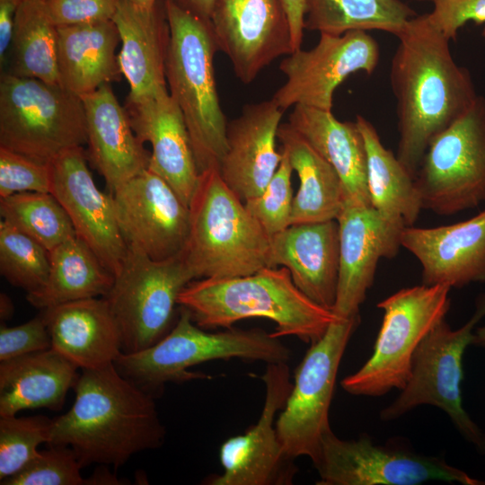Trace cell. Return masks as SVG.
I'll return each mask as SVG.
<instances>
[{
	"label": "cell",
	"instance_id": "obj_1",
	"mask_svg": "<svg viewBox=\"0 0 485 485\" xmlns=\"http://www.w3.org/2000/svg\"><path fill=\"white\" fill-rule=\"evenodd\" d=\"M397 38L390 73L397 101L396 156L415 178L430 142L479 95L469 71L454 59L450 40L426 14L411 19Z\"/></svg>",
	"mask_w": 485,
	"mask_h": 485
},
{
	"label": "cell",
	"instance_id": "obj_2",
	"mask_svg": "<svg viewBox=\"0 0 485 485\" xmlns=\"http://www.w3.org/2000/svg\"><path fill=\"white\" fill-rule=\"evenodd\" d=\"M71 409L53 419L48 445L70 446L83 468L125 464L163 445L165 429L154 397L123 376L115 364L84 369Z\"/></svg>",
	"mask_w": 485,
	"mask_h": 485
},
{
	"label": "cell",
	"instance_id": "obj_3",
	"mask_svg": "<svg viewBox=\"0 0 485 485\" xmlns=\"http://www.w3.org/2000/svg\"><path fill=\"white\" fill-rule=\"evenodd\" d=\"M178 304L188 309L203 329L232 328L247 318H266L276 324V337L295 336L313 344L340 319L303 294L285 267H265L255 273L190 281Z\"/></svg>",
	"mask_w": 485,
	"mask_h": 485
},
{
	"label": "cell",
	"instance_id": "obj_4",
	"mask_svg": "<svg viewBox=\"0 0 485 485\" xmlns=\"http://www.w3.org/2000/svg\"><path fill=\"white\" fill-rule=\"evenodd\" d=\"M170 26L165 65L168 91L190 137L199 172L218 168L226 150L227 119L217 93L214 57L218 48L210 22L164 0Z\"/></svg>",
	"mask_w": 485,
	"mask_h": 485
},
{
	"label": "cell",
	"instance_id": "obj_5",
	"mask_svg": "<svg viewBox=\"0 0 485 485\" xmlns=\"http://www.w3.org/2000/svg\"><path fill=\"white\" fill-rule=\"evenodd\" d=\"M181 256L194 279L246 276L268 267L270 236L217 168L199 174Z\"/></svg>",
	"mask_w": 485,
	"mask_h": 485
},
{
	"label": "cell",
	"instance_id": "obj_6",
	"mask_svg": "<svg viewBox=\"0 0 485 485\" xmlns=\"http://www.w3.org/2000/svg\"><path fill=\"white\" fill-rule=\"evenodd\" d=\"M290 357V348L272 332L233 327L209 332L181 307L174 325L162 340L144 350L121 353L114 364L123 376L155 397L166 383L211 378L190 370L207 361L240 358L269 364L287 363Z\"/></svg>",
	"mask_w": 485,
	"mask_h": 485
},
{
	"label": "cell",
	"instance_id": "obj_7",
	"mask_svg": "<svg viewBox=\"0 0 485 485\" xmlns=\"http://www.w3.org/2000/svg\"><path fill=\"white\" fill-rule=\"evenodd\" d=\"M87 144L81 97L60 84L4 73L0 79V146L50 163Z\"/></svg>",
	"mask_w": 485,
	"mask_h": 485
},
{
	"label": "cell",
	"instance_id": "obj_8",
	"mask_svg": "<svg viewBox=\"0 0 485 485\" xmlns=\"http://www.w3.org/2000/svg\"><path fill=\"white\" fill-rule=\"evenodd\" d=\"M450 290L447 285L421 284L402 288L379 302L384 318L372 356L356 373L342 379L343 390L368 397L402 390L417 348L450 308Z\"/></svg>",
	"mask_w": 485,
	"mask_h": 485
},
{
	"label": "cell",
	"instance_id": "obj_9",
	"mask_svg": "<svg viewBox=\"0 0 485 485\" xmlns=\"http://www.w3.org/2000/svg\"><path fill=\"white\" fill-rule=\"evenodd\" d=\"M485 316V295L476 311L461 328L453 330L444 319L417 348L410 378L399 396L380 411V419L391 421L420 405H432L446 413L457 431L476 449L485 454V434L463 407L461 383L463 356L471 344L475 325Z\"/></svg>",
	"mask_w": 485,
	"mask_h": 485
},
{
	"label": "cell",
	"instance_id": "obj_10",
	"mask_svg": "<svg viewBox=\"0 0 485 485\" xmlns=\"http://www.w3.org/2000/svg\"><path fill=\"white\" fill-rule=\"evenodd\" d=\"M192 280L181 254L155 260L128 246L105 296L120 331L122 353L144 350L171 331L178 296Z\"/></svg>",
	"mask_w": 485,
	"mask_h": 485
},
{
	"label": "cell",
	"instance_id": "obj_11",
	"mask_svg": "<svg viewBox=\"0 0 485 485\" xmlns=\"http://www.w3.org/2000/svg\"><path fill=\"white\" fill-rule=\"evenodd\" d=\"M422 209L453 216L485 201V99L428 145L414 178Z\"/></svg>",
	"mask_w": 485,
	"mask_h": 485
},
{
	"label": "cell",
	"instance_id": "obj_12",
	"mask_svg": "<svg viewBox=\"0 0 485 485\" xmlns=\"http://www.w3.org/2000/svg\"><path fill=\"white\" fill-rule=\"evenodd\" d=\"M359 322V315L332 322L298 365L292 390L275 423L288 457L316 461L322 437L331 428L329 410L340 364Z\"/></svg>",
	"mask_w": 485,
	"mask_h": 485
},
{
	"label": "cell",
	"instance_id": "obj_13",
	"mask_svg": "<svg viewBox=\"0 0 485 485\" xmlns=\"http://www.w3.org/2000/svg\"><path fill=\"white\" fill-rule=\"evenodd\" d=\"M313 463L318 485H419L431 481L483 485L437 456L417 454L398 445H378L366 434L338 437L331 428L322 436Z\"/></svg>",
	"mask_w": 485,
	"mask_h": 485
},
{
	"label": "cell",
	"instance_id": "obj_14",
	"mask_svg": "<svg viewBox=\"0 0 485 485\" xmlns=\"http://www.w3.org/2000/svg\"><path fill=\"white\" fill-rule=\"evenodd\" d=\"M379 57V46L366 31L320 33L313 48H298L281 61L287 80L272 100L284 111L295 105L331 111L337 87L353 73L372 74Z\"/></svg>",
	"mask_w": 485,
	"mask_h": 485
},
{
	"label": "cell",
	"instance_id": "obj_15",
	"mask_svg": "<svg viewBox=\"0 0 485 485\" xmlns=\"http://www.w3.org/2000/svg\"><path fill=\"white\" fill-rule=\"evenodd\" d=\"M265 400L257 423L245 433L226 439L219 451L224 472L207 481L210 485H288L297 468L278 440L275 418L292 390L287 363L267 364L261 376Z\"/></svg>",
	"mask_w": 485,
	"mask_h": 485
},
{
	"label": "cell",
	"instance_id": "obj_16",
	"mask_svg": "<svg viewBox=\"0 0 485 485\" xmlns=\"http://www.w3.org/2000/svg\"><path fill=\"white\" fill-rule=\"evenodd\" d=\"M110 194L127 247H135L155 260L181 254L189 234L190 210L165 180L147 168Z\"/></svg>",
	"mask_w": 485,
	"mask_h": 485
},
{
	"label": "cell",
	"instance_id": "obj_17",
	"mask_svg": "<svg viewBox=\"0 0 485 485\" xmlns=\"http://www.w3.org/2000/svg\"><path fill=\"white\" fill-rule=\"evenodd\" d=\"M210 22L218 50L244 84L278 57L295 51L281 0H216Z\"/></svg>",
	"mask_w": 485,
	"mask_h": 485
},
{
	"label": "cell",
	"instance_id": "obj_18",
	"mask_svg": "<svg viewBox=\"0 0 485 485\" xmlns=\"http://www.w3.org/2000/svg\"><path fill=\"white\" fill-rule=\"evenodd\" d=\"M340 270L332 312L340 319L359 315L374 284L378 261L394 258L401 245L402 222L389 219L372 206L344 202L337 217Z\"/></svg>",
	"mask_w": 485,
	"mask_h": 485
},
{
	"label": "cell",
	"instance_id": "obj_19",
	"mask_svg": "<svg viewBox=\"0 0 485 485\" xmlns=\"http://www.w3.org/2000/svg\"><path fill=\"white\" fill-rule=\"evenodd\" d=\"M83 146L66 150L50 162V193L66 210L76 236L97 255L114 277L127 254L113 198L96 186Z\"/></svg>",
	"mask_w": 485,
	"mask_h": 485
},
{
	"label": "cell",
	"instance_id": "obj_20",
	"mask_svg": "<svg viewBox=\"0 0 485 485\" xmlns=\"http://www.w3.org/2000/svg\"><path fill=\"white\" fill-rule=\"evenodd\" d=\"M282 110L271 99L246 104L226 127V150L217 168L225 184L244 202L259 196L278 170Z\"/></svg>",
	"mask_w": 485,
	"mask_h": 485
},
{
	"label": "cell",
	"instance_id": "obj_21",
	"mask_svg": "<svg viewBox=\"0 0 485 485\" xmlns=\"http://www.w3.org/2000/svg\"><path fill=\"white\" fill-rule=\"evenodd\" d=\"M124 107L137 138L151 145L148 168L189 207L200 172L185 120L168 88L140 100L127 98Z\"/></svg>",
	"mask_w": 485,
	"mask_h": 485
},
{
	"label": "cell",
	"instance_id": "obj_22",
	"mask_svg": "<svg viewBox=\"0 0 485 485\" xmlns=\"http://www.w3.org/2000/svg\"><path fill=\"white\" fill-rule=\"evenodd\" d=\"M401 245L420 263L424 285L461 288L485 282V210L453 225L407 226Z\"/></svg>",
	"mask_w": 485,
	"mask_h": 485
},
{
	"label": "cell",
	"instance_id": "obj_23",
	"mask_svg": "<svg viewBox=\"0 0 485 485\" xmlns=\"http://www.w3.org/2000/svg\"><path fill=\"white\" fill-rule=\"evenodd\" d=\"M285 267L295 287L331 310L337 296L340 233L337 219L290 225L270 236L268 267Z\"/></svg>",
	"mask_w": 485,
	"mask_h": 485
},
{
	"label": "cell",
	"instance_id": "obj_24",
	"mask_svg": "<svg viewBox=\"0 0 485 485\" xmlns=\"http://www.w3.org/2000/svg\"><path fill=\"white\" fill-rule=\"evenodd\" d=\"M86 119L87 156L110 193L149 166L150 152L136 136L110 84L81 97Z\"/></svg>",
	"mask_w": 485,
	"mask_h": 485
},
{
	"label": "cell",
	"instance_id": "obj_25",
	"mask_svg": "<svg viewBox=\"0 0 485 485\" xmlns=\"http://www.w3.org/2000/svg\"><path fill=\"white\" fill-rule=\"evenodd\" d=\"M112 21L121 41L118 55L120 70L130 88L127 98L140 100L167 89L170 26L164 0H158L151 9L120 0Z\"/></svg>",
	"mask_w": 485,
	"mask_h": 485
},
{
	"label": "cell",
	"instance_id": "obj_26",
	"mask_svg": "<svg viewBox=\"0 0 485 485\" xmlns=\"http://www.w3.org/2000/svg\"><path fill=\"white\" fill-rule=\"evenodd\" d=\"M41 312L51 348L79 369L104 367L122 353L120 331L105 297L66 303Z\"/></svg>",
	"mask_w": 485,
	"mask_h": 485
},
{
	"label": "cell",
	"instance_id": "obj_27",
	"mask_svg": "<svg viewBox=\"0 0 485 485\" xmlns=\"http://www.w3.org/2000/svg\"><path fill=\"white\" fill-rule=\"evenodd\" d=\"M78 369L52 348L0 362V416L39 408L60 410Z\"/></svg>",
	"mask_w": 485,
	"mask_h": 485
},
{
	"label": "cell",
	"instance_id": "obj_28",
	"mask_svg": "<svg viewBox=\"0 0 485 485\" xmlns=\"http://www.w3.org/2000/svg\"><path fill=\"white\" fill-rule=\"evenodd\" d=\"M338 172L344 202L371 206L366 154L356 122H342L331 111L295 105L287 122Z\"/></svg>",
	"mask_w": 485,
	"mask_h": 485
},
{
	"label": "cell",
	"instance_id": "obj_29",
	"mask_svg": "<svg viewBox=\"0 0 485 485\" xmlns=\"http://www.w3.org/2000/svg\"><path fill=\"white\" fill-rule=\"evenodd\" d=\"M120 41L115 22L102 21L57 27L59 84L82 97L122 75L116 48Z\"/></svg>",
	"mask_w": 485,
	"mask_h": 485
},
{
	"label": "cell",
	"instance_id": "obj_30",
	"mask_svg": "<svg viewBox=\"0 0 485 485\" xmlns=\"http://www.w3.org/2000/svg\"><path fill=\"white\" fill-rule=\"evenodd\" d=\"M278 140L299 179L293 198L291 225L337 219L344 190L335 169L288 123L280 124Z\"/></svg>",
	"mask_w": 485,
	"mask_h": 485
},
{
	"label": "cell",
	"instance_id": "obj_31",
	"mask_svg": "<svg viewBox=\"0 0 485 485\" xmlns=\"http://www.w3.org/2000/svg\"><path fill=\"white\" fill-rule=\"evenodd\" d=\"M49 260V273L45 284L26 295L27 301L38 309L105 297L113 285L114 275L77 236L50 251Z\"/></svg>",
	"mask_w": 485,
	"mask_h": 485
},
{
	"label": "cell",
	"instance_id": "obj_32",
	"mask_svg": "<svg viewBox=\"0 0 485 485\" xmlns=\"http://www.w3.org/2000/svg\"><path fill=\"white\" fill-rule=\"evenodd\" d=\"M355 122L365 143L371 206L384 216L412 226L422 209L414 178L383 145L370 121L357 115Z\"/></svg>",
	"mask_w": 485,
	"mask_h": 485
},
{
	"label": "cell",
	"instance_id": "obj_33",
	"mask_svg": "<svg viewBox=\"0 0 485 485\" xmlns=\"http://www.w3.org/2000/svg\"><path fill=\"white\" fill-rule=\"evenodd\" d=\"M415 16L400 0H305L304 29L331 35L377 30L398 37Z\"/></svg>",
	"mask_w": 485,
	"mask_h": 485
},
{
	"label": "cell",
	"instance_id": "obj_34",
	"mask_svg": "<svg viewBox=\"0 0 485 485\" xmlns=\"http://www.w3.org/2000/svg\"><path fill=\"white\" fill-rule=\"evenodd\" d=\"M12 61L8 73L59 84L57 27L44 1L22 0L14 22Z\"/></svg>",
	"mask_w": 485,
	"mask_h": 485
},
{
	"label": "cell",
	"instance_id": "obj_35",
	"mask_svg": "<svg viewBox=\"0 0 485 485\" xmlns=\"http://www.w3.org/2000/svg\"><path fill=\"white\" fill-rule=\"evenodd\" d=\"M2 220L48 251L76 236L61 204L49 192H22L0 198Z\"/></svg>",
	"mask_w": 485,
	"mask_h": 485
},
{
	"label": "cell",
	"instance_id": "obj_36",
	"mask_svg": "<svg viewBox=\"0 0 485 485\" xmlns=\"http://www.w3.org/2000/svg\"><path fill=\"white\" fill-rule=\"evenodd\" d=\"M50 268L49 251L33 238L0 222V272L13 287L28 293L45 284Z\"/></svg>",
	"mask_w": 485,
	"mask_h": 485
},
{
	"label": "cell",
	"instance_id": "obj_37",
	"mask_svg": "<svg viewBox=\"0 0 485 485\" xmlns=\"http://www.w3.org/2000/svg\"><path fill=\"white\" fill-rule=\"evenodd\" d=\"M53 419L43 415L0 416V481L21 472L48 444Z\"/></svg>",
	"mask_w": 485,
	"mask_h": 485
},
{
	"label": "cell",
	"instance_id": "obj_38",
	"mask_svg": "<svg viewBox=\"0 0 485 485\" xmlns=\"http://www.w3.org/2000/svg\"><path fill=\"white\" fill-rule=\"evenodd\" d=\"M79 460L67 445H48L21 472L7 478L2 485H89L81 474Z\"/></svg>",
	"mask_w": 485,
	"mask_h": 485
},
{
	"label": "cell",
	"instance_id": "obj_39",
	"mask_svg": "<svg viewBox=\"0 0 485 485\" xmlns=\"http://www.w3.org/2000/svg\"><path fill=\"white\" fill-rule=\"evenodd\" d=\"M282 154L278 170L263 191L259 196L244 201L248 211L269 236L291 225L294 198L291 186L293 169L287 154L284 152Z\"/></svg>",
	"mask_w": 485,
	"mask_h": 485
},
{
	"label": "cell",
	"instance_id": "obj_40",
	"mask_svg": "<svg viewBox=\"0 0 485 485\" xmlns=\"http://www.w3.org/2000/svg\"><path fill=\"white\" fill-rule=\"evenodd\" d=\"M51 164L0 146V198L22 192H49Z\"/></svg>",
	"mask_w": 485,
	"mask_h": 485
},
{
	"label": "cell",
	"instance_id": "obj_41",
	"mask_svg": "<svg viewBox=\"0 0 485 485\" xmlns=\"http://www.w3.org/2000/svg\"><path fill=\"white\" fill-rule=\"evenodd\" d=\"M51 337L42 312L14 327L0 326V362L51 348Z\"/></svg>",
	"mask_w": 485,
	"mask_h": 485
},
{
	"label": "cell",
	"instance_id": "obj_42",
	"mask_svg": "<svg viewBox=\"0 0 485 485\" xmlns=\"http://www.w3.org/2000/svg\"><path fill=\"white\" fill-rule=\"evenodd\" d=\"M120 0H44L47 13L57 26L111 21Z\"/></svg>",
	"mask_w": 485,
	"mask_h": 485
},
{
	"label": "cell",
	"instance_id": "obj_43",
	"mask_svg": "<svg viewBox=\"0 0 485 485\" xmlns=\"http://www.w3.org/2000/svg\"><path fill=\"white\" fill-rule=\"evenodd\" d=\"M429 22L449 40H454L467 22H485V0H433Z\"/></svg>",
	"mask_w": 485,
	"mask_h": 485
},
{
	"label": "cell",
	"instance_id": "obj_44",
	"mask_svg": "<svg viewBox=\"0 0 485 485\" xmlns=\"http://www.w3.org/2000/svg\"><path fill=\"white\" fill-rule=\"evenodd\" d=\"M22 0H0V62L12 43L15 16Z\"/></svg>",
	"mask_w": 485,
	"mask_h": 485
},
{
	"label": "cell",
	"instance_id": "obj_45",
	"mask_svg": "<svg viewBox=\"0 0 485 485\" xmlns=\"http://www.w3.org/2000/svg\"><path fill=\"white\" fill-rule=\"evenodd\" d=\"M287 13L294 49L301 48L304 30L305 0H281Z\"/></svg>",
	"mask_w": 485,
	"mask_h": 485
},
{
	"label": "cell",
	"instance_id": "obj_46",
	"mask_svg": "<svg viewBox=\"0 0 485 485\" xmlns=\"http://www.w3.org/2000/svg\"><path fill=\"white\" fill-rule=\"evenodd\" d=\"M178 6L193 15L210 22L216 0H172Z\"/></svg>",
	"mask_w": 485,
	"mask_h": 485
},
{
	"label": "cell",
	"instance_id": "obj_47",
	"mask_svg": "<svg viewBox=\"0 0 485 485\" xmlns=\"http://www.w3.org/2000/svg\"><path fill=\"white\" fill-rule=\"evenodd\" d=\"M13 304L11 298L4 293L0 295V317L2 321L10 319L13 313Z\"/></svg>",
	"mask_w": 485,
	"mask_h": 485
},
{
	"label": "cell",
	"instance_id": "obj_48",
	"mask_svg": "<svg viewBox=\"0 0 485 485\" xmlns=\"http://www.w3.org/2000/svg\"><path fill=\"white\" fill-rule=\"evenodd\" d=\"M472 345L485 348V325L480 327L473 333Z\"/></svg>",
	"mask_w": 485,
	"mask_h": 485
},
{
	"label": "cell",
	"instance_id": "obj_49",
	"mask_svg": "<svg viewBox=\"0 0 485 485\" xmlns=\"http://www.w3.org/2000/svg\"><path fill=\"white\" fill-rule=\"evenodd\" d=\"M134 5L140 7L142 9H151L153 8L158 0H127Z\"/></svg>",
	"mask_w": 485,
	"mask_h": 485
},
{
	"label": "cell",
	"instance_id": "obj_50",
	"mask_svg": "<svg viewBox=\"0 0 485 485\" xmlns=\"http://www.w3.org/2000/svg\"><path fill=\"white\" fill-rule=\"evenodd\" d=\"M419 1H426V0H419ZM431 1H433V0H431Z\"/></svg>",
	"mask_w": 485,
	"mask_h": 485
},
{
	"label": "cell",
	"instance_id": "obj_51",
	"mask_svg": "<svg viewBox=\"0 0 485 485\" xmlns=\"http://www.w3.org/2000/svg\"><path fill=\"white\" fill-rule=\"evenodd\" d=\"M40 1H44V0H40Z\"/></svg>",
	"mask_w": 485,
	"mask_h": 485
}]
</instances>
